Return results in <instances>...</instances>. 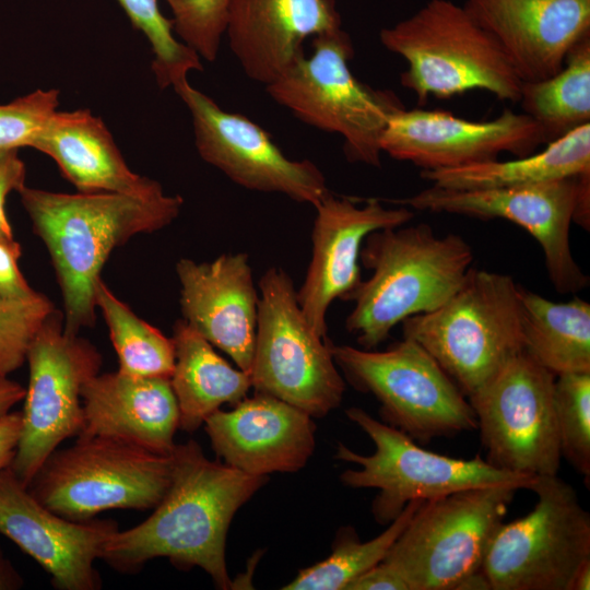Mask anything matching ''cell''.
I'll list each match as a JSON object with an SVG mask.
<instances>
[{"mask_svg": "<svg viewBox=\"0 0 590 590\" xmlns=\"http://www.w3.org/2000/svg\"><path fill=\"white\" fill-rule=\"evenodd\" d=\"M331 352L350 384L374 396L385 423L423 444L477 428L455 381L418 343L403 338L385 351L335 345Z\"/></svg>", "mask_w": 590, "mask_h": 590, "instance_id": "obj_11", "label": "cell"}, {"mask_svg": "<svg viewBox=\"0 0 590 590\" xmlns=\"http://www.w3.org/2000/svg\"><path fill=\"white\" fill-rule=\"evenodd\" d=\"M590 589V559L583 562L573 576L569 590Z\"/></svg>", "mask_w": 590, "mask_h": 590, "instance_id": "obj_43", "label": "cell"}, {"mask_svg": "<svg viewBox=\"0 0 590 590\" xmlns=\"http://www.w3.org/2000/svg\"><path fill=\"white\" fill-rule=\"evenodd\" d=\"M24 585L20 573L15 569L0 547V590H17Z\"/></svg>", "mask_w": 590, "mask_h": 590, "instance_id": "obj_42", "label": "cell"}, {"mask_svg": "<svg viewBox=\"0 0 590 590\" xmlns=\"http://www.w3.org/2000/svg\"><path fill=\"white\" fill-rule=\"evenodd\" d=\"M518 103L541 127L545 143L590 123V35L570 49L556 74L522 82Z\"/></svg>", "mask_w": 590, "mask_h": 590, "instance_id": "obj_29", "label": "cell"}, {"mask_svg": "<svg viewBox=\"0 0 590 590\" xmlns=\"http://www.w3.org/2000/svg\"><path fill=\"white\" fill-rule=\"evenodd\" d=\"M340 28L335 0H232L225 35L245 74L268 85L304 54L306 38Z\"/></svg>", "mask_w": 590, "mask_h": 590, "instance_id": "obj_23", "label": "cell"}, {"mask_svg": "<svg viewBox=\"0 0 590 590\" xmlns=\"http://www.w3.org/2000/svg\"><path fill=\"white\" fill-rule=\"evenodd\" d=\"M203 424L215 453L252 475L297 472L315 450L312 416L266 393L244 398L229 411L219 409Z\"/></svg>", "mask_w": 590, "mask_h": 590, "instance_id": "obj_20", "label": "cell"}, {"mask_svg": "<svg viewBox=\"0 0 590 590\" xmlns=\"http://www.w3.org/2000/svg\"><path fill=\"white\" fill-rule=\"evenodd\" d=\"M176 273L182 320L249 374L259 293L248 255L223 253L208 262L182 258Z\"/></svg>", "mask_w": 590, "mask_h": 590, "instance_id": "obj_21", "label": "cell"}, {"mask_svg": "<svg viewBox=\"0 0 590 590\" xmlns=\"http://www.w3.org/2000/svg\"><path fill=\"white\" fill-rule=\"evenodd\" d=\"M99 307L116 351L119 371L139 377L170 378L175 365L173 339L139 318L99 279L95 286Z\"/></svg>", "mask_w": 590, "mask_h": 590, "instance_id": "obj_31", "label": "cell"}, {"mask_svg": "<svg viewBox=\"0 0 590 590\" xmlns=\"http://www.w3.org/2000/svg\"><path fill=\"white\" fill-rule=\"evenodd\" d=\"M519 489L473 487L423 502L380 564L409 590H461L482 570L488 545Z\"/></svg>", "mask_w": 590, "mask_h": 590, "instance_id": "obj_7", "label": "cell"}, {"mask_svg": "<svg viewBox=\"0 0 590 590\" xmlns=\"http://www.w3.org/2000/svg\"><path fill=\"white\" fill-rule=\"evenodd\" d=\"M173 465V453L113 438L78 437L46 458L27 488L57 515L86 521L105 510L156 507L170 485Z\"/></svg>", "mask_w": 590, "mask_h": 590, "instance_id": "obj_8", "label": "cell"}, {"mask_svg": "<svg viewBox=\"0 0 590 590\" xmlns=\"http://www.w3.org/2000/svg\"><path fill=\"white\" fill-rule=\"evenodd\" d=\"M523 351L558 376L590 373V304L553 302L520 285Z\"/></svg>", "mask_w": 590, "mask_h": 590, "instance_id": "obj_28", "label": "cell"}, {"mask_svg": "<svg viewBox=\"0 0 590 590\" xmlns=\"http://www.w3.org/2000/svg\"><path fill=\"white\" fill-rule=\"evenodd\" d=\"M401 323L467 398L523 352L520 285L503 273L471 268L445 304Z\"/></svg>", "mask_w": 590, "mask_h": 590, "instance_id": "obj_5", "label": "cell"}, {"mask_svg": "<svg viewBox=\"0 0 590 590\" xmlns=\"http://www.w3.org/2000/svg\"><path fill=\"white\" fill-rule=\"evenodd\" d=\"M555 416L562 458L590 482V373H566L554 384Z\"/></svg>", "mask_w": 590, "mask_h": 590, "instance_id": "obj_33", "label": "cell"}, {"mask_svg": "<svg viewBox=\"0 0 590 590\" xmlns=\"http://www.w3.org/2000/svg\"><path fill=\"white\" fill-rule=\"evenodd\" d=\"M555 378L523 351L468 398L492 467L529 476L558 473Z\"/></svg>", "mask_w": 590, "mask_h": 590, "instance_id": "obj_14", "label": "cell"}, {"mask_svg": "<svg viewBox=\"0 0 590 590\" xmlns=\"http://www.w3.org/2000/svg\"><path fill=\"white\" fill-rule=\"evenodd\" d=\"M311 46L310 56L303 54L266 91L303 122L342 135L350 162L379 167L380 138L390 116L404 108L401 99L353 75L354 48L342 28L315 36Z\"/></svg>", "mask_w": 590, "mask_h": 590, "instance_id": "obj_6", "label": "cell"}, {"mask_svg": "<svg viewBox=\"0 0 590 590\" xmlns=\"http://www.w3.org/2000/svg\"><path fill=\"white\" fill-rule=\"evenodd\" d=\"M173 88L191 114L199 155L235 184L314 206L331 192L315 163L286 157L261 126L224 110L188 80Z\"/></svg>", "mask_w": 590, "mask_h": 590, "instance_id": "obj_16", "label": "cell"}, {"mask_svg": "<svg viewBox=\"0 0 590 590\" xmlns=\"http://www.w3.org/2000/svg\"><path fill=\"white\" fill-rule=\"evenodd\" d=\"M59 91L36 90L0 104V155L33 148L50 117L58 110Z\"/></svg>", "mask_w": 590, "mask_h": 590, "instance_id": "obj_36", "label": "cell"}, {"mask_svg": "<svg viewBox=\"0 0 590 590\" xmlns=\"http://www.w3.org/2000/svg\"><path fill=\"white\" fill-rule=\"evenodd\" d=\"M423 502L425 500L409 502L385 531L365 542L359 540L352 527L342 528L337 534L331 554L323 560L299 570L297 576L282 589L346 590L355 579L386 557Z\"/></svg>", "mask_w": 590, "mask_h": 590, "instance_id": "obj_30", "label": "cell"}, {"mask_svg": "<svg viewBox=\"0 0 590 590\" xmlns=\"http://www.w3.org/2000/svg\"><path fill=\"white\" fill-rule=\"evenodd\" d=\"M22 253L15 241L0 240V296L9 299H30L37 296L21 273L17 260Z\"/></svg>", "mask_w": 590, "mask_h": 590, "instance_id": "obj_37", "label": "cell"}, {"mask_svg": "<svg viewBox=\"0 0 590 590\" xmlns=\"http://www.w3.org/2000/svg\"><path fill=\"white\" fill-rule=\"evenodd\" d=\"M528 489L536 495L533 509L499 526L482 571L491 590H569L590 559V514L557 474L535 476Z\"/></svg>", "mask_w": 590, "mask_h": 590, "instance_id": "obj_12", "label": "cell"}, {"mask_svg": "<svg viewBox=\"0 0 590 590\" xmlns=\"http://www.w3.org/2000/svg\"><path fill=\"white\" fill-rule=\"evenodd\" d=\"M55 311L43 294L30 299L0 296V377L20 368L38 330Z\"/></svg>", "mask_w": 590, "mask_h": 590, "instance_id": "obj_34", "label": "cell"}, {"mask_svg": "<svg viewBox=\"0 0 590 590\" xmlns=\"http://www.w3.org/2000/svg\"><path fill=\"white\" fill-rule=\"evenodd\" d=\"M33 149L50 156L79 192L140 197L164 192L156 180L128 167L104 121L88 109L57 110Z\"/></svg>", "mask_w": 590, "mask_h": 590, "instance_id": "obj_25", "label": "cell"}, {"mask_svg": "<svg viewBox=\"0 0 590 590\" xmlns=\"http://www.w3.org/2000/svg\"><path fill=\"white\" fill-rule=\"evenodd\" d=\"M463 7L522 82L556 74L570 49L590 35V0H465Z\"/></svg>", "mask_w": 590, "mask_h": 590, "instance_id": "obj_22", "label": "cell"}, {"mask_svg": "<svg viewBox=\"0 0 590 590\" xmlns=\"http://www.w3.org/2000/svg\"><path fill=\"white\" fill-rule=\"evenodd\" d=\"M175 365L169 378L179 428L194 432L224 403H237L251 388L248 373L234 368L185 320L174 327Z\"/></svg>", "mask_w": 590, "mask_h": 590, "instance_id": "obj_26", "label": "cell"}, {"mask_svg": "<svg viewBox=\"0 0 590 590\" xmlns=\"http://www.w3.org/2000/svg\"><path fill=\"white\" fill-rule=\"evenodd\" d=\"M17 192L51 257L63 298L64 329L71 333L95 321V286L111 251L134 235L166 227L184 205L180 196L165 192L61 193L26 186Z\"/></svg>", "mask_w": 590, "mask_h": 590, "instance_id": "obj_2", "label": "cell"}, {"mask_svg": "<svg viewBox=\"0 0 590 590\" xmlns=\"http://www.w3.org/2000/svg\"><path fill=\"white\" fill-rule=\"evenodd\" d=\"M258 286L251 387L312 417L327 415L341 404L345 391L331 342L307 322L284 270L267 269Z\"/></svg>", "mask_w": 590, "mask_h": 590, "instance_id": "obj_10", "label": "cell"}, {"mask_svg": "<svg viewBox=\"0 0 590 590\" xmlns=\"http://www.w3.org/2000/svg\"><path fill=\"white\" fill-rule=\"evenodd\" d=\"M541 144L546 143L538 122L507 108L486 121L468 120L445 110L402 108L390 116L380 138L382 153L422 170L493 161L504 152L521 157Z\"/></svg>", "mask_w": 590, "mask_h": 590, "instance_id": "obj_17", "label": "cell"}, {"mask_svg": "<svg viewBox=\"0 0 590 590\" xmlns=\"http://www.w3.org/2000/svg\"><path fill=\"white\" fill-rule=\"evenodd\" d=\"M21 432V412L0 416V470L9 467L15 456Z\"/></svg>", "mask_w": 590, "mask_h": 590, "instance_id": "obj_39", "label": "cell"}, {"mask_svg": "<svg viewBox=\"0 0 590 590\" xmlns=\"http://www.w3.org/2000/svg\"><path fill=\"white\" fill-rule=\"evenodd\" d=\"M24 396L25 388L19 382L0 377V416L9 413Z\"/></svg>", "mask_w": 590, "mask_h": 590, "instance_id": "obj_41", "label": "cell"}, {"mask_svg": "<svg viewBox=\"0 0 590 590\" xmlns=\"http://www.w3.org/2000/svg\"><path fill=\"white\" fill-rule=\"evenodd\" d=\"M577 190L573 223H576L585 231L590 228V170L576 177Z\"/></svg>", "mask_w": 590, "mask_h": 590, "instance_id": "obj_40", "label": "cell"}, {"mask_svg": "<svg viewBox=\"0 0 590 590\" xmlns=\"http://www.w3.org/2000/svg\"><path fill=\"white\" fill-rule=\"evenodd\" d=\"M590 170V123L546 143L540 152L509 161L446 169L421 170L422 179L450 190H477L528 186L576 177Z\"/></svg>", "mask_w": 590, "mask_h": 590, "instance_id": "obj_27", "label": "cell"}, {"mask_svg": "<svg viewBox=\"0 0 590 590\" xmlns=\"http://www.w3.org/2000/svg\"><path fill=\"white\" fill-rule=\"evenodd\" d=\"M364 202L359 206L353 198L330 192L315 205L311 259L297 300L307 322L322 338H327L331 304L345 299L363 280L358 262L367 235L408 224L414 216L404 205L387 208L377 198Z\"/></svg>", "mask_w": 590, "mask_h": 590, "instance_id": "obj_19", "label": "cell"}, {"mask_svg": "<svg viewBox=\"0 0 590 590\" xmlns=\"http://www.w3.org/2000/svg\"><path fill=\"white\" fill-rule=\"evenodd\" d=\"M118 530L109 519L73 521L44 506L9 467L0 470V534L14 542L50 576L59 590H98L101 559Z\"/></svg>", "mask_w": 590, "mask_h": 590, "instance_id": "obj_18", "label": "cell"}, {"mask_svg": "<svg viewBox=\"0 0 590 590\" xmlns=\"http://www.w3.org/2000/svg\"><path fill=\"white\" fill-rule=\"evenodd\" d=\"M359 261L371 275L344 299L354 302L345 328L374 350L406 318L445 304L472 268L473 250L460 235L439 237L429 224H404L368 234Z\"/></svg>", "mask_w": 590, "mask_h": 590, "instance_id": "obj_3", "label": "cell"}, {"mask_svg": "<svg viewBox=\"0 0 590 590\" xmlns=\"http://www.w3.org/2000/svg\"><path fill=\"white\" fill-rule=\"evenodd\" d=\"M345 414L373 440L375 451L364 456L339 442L334 457L359 467L345 470L340 480L352 488L379 491L371 512L380 524H389L411 500H430L468 488L495 485L528 489L535 477L496 469L480 456L459 459L433 452L361 408H350Z\"/></svg>", "mask_w": 590, "mask_h": 590, "instance_id": "obj_9", "label": "cell"}, {"mask_svg": "<svg viewBox=\"0 0 590 590\" xmlns=\"http://www.w3.org/2000/svg\"><path fill=\"white\" fill-rule=\"evenodd\" d=\"M117 1L150 43L152 70L161 88L175 87L188 80L189 72L202 70L199 56L175 37L172 20L163 15L158 0Z\"/></svg>", "mask_w": 590, "mask_h": 590, "instance_id": "obj_32", "label": "cell"}, {"mask_svg": "<svg viewBox=\"0 0 590 590\" xmlns=\"http://www.w3.org/2000/svg\"><path fill=\"white\" fill-rule=\"evenodd\" d=\"M170 485L141 523L115 531L101 559L122 573H135L166 557L180 569H203L220 589H231L225 547L237 510L268 481L208 459L194 440L173 450Z\"/></svg>", "mask_w": 590, "mask_h": 590, "instance_id": "obj_1", "label": "cell"}, {"mask_svg": "<svg viewBox=\"0 0 590 590\" xmlns=\"http://www.w3.org/2000/svg\"><path fill=\"white\" fill-rule=\"evenodd\" d=\"M26 361L28 386L21 412V432L10 464L28 486L46 458L83 427L81 392L102 365L98 351L62 327L54 311L33 339Z\"/></svg>", "mask_w": 590, "mask_h": 590, "instance_id": "obj_13", "label": "cell"}, {"mask_svg": "<svg viewBox=\"0 0 590 590\" xmlns=\"http://www.w3.org/2000/svg\"><path fill=\"white\" fill-rule=\"evenodd\" d=\"M25 186V165L17 151L0 155V240H14L13 232L5 213V201L10 192Z\"/></svg>", "mask_w": 590, "mask_h": 590, "instance_id": "obj_38", "label": "cell"}, {"mask_svg": "<svg viewBox=\"0 0 590 590\" xmlns=\"http://www.w3.org/2000/svg\"><path fill=\"white\" fill-rule=\"evenodd\" d=\"M382 46L408 68L400 83L418 105L429 96L450 98L484 90L503 102L518 103L522 81L494 37L450 0H429L411 16L379 33Z\"/></svg>", "mask_w": 590, "mask_h": 590, "instance_id": "obj_4", "label": "cell"}, {"mask_svg": "<svg viewBox=\"0 0 590 590\" xmlns=\"http://www.w3.org/2000/svg\"><path fill=\"white\" fill-rule=\"evenodd\" d=\"M83 427L78 437H106L169 455L179 409L168 378L117 370L97 374L81 392Z\"/></svg>", "mask_w": 590, "mask_h": 590, "instance_id": "obj_24", "label": "cell"}, {"mask_svg": "<svg viewBox=\"0 0 590 590\" xmlns=\"http://www.w3.org/2000/svg\"><path fill=\"white\" fill-rule=\"evenodd\" d=\"M576 177L477 190L430 186L411 197L387 201L421 211L510 221L526 229L541 246L554 288L562 294H575L589 285V276L573 256L569 238Z\"/></svg>", "mask_w": 590, "mask_h": 590, "instance_id": "obj_15", "label": "cell"}, {"mask_svg": "<svg viewBox=\"0 0 590 590\" xmlns=\"http://www.w3.org/2000/svg\"><path fill=\"white\" fill-rule=\"evenodd\" d=\"M173 12V31L199 58L214 61L225 35L232 0H165Z\"/></svg>", "mask_w": 590, "mask_h": 590, "instance_id": "obj_35", "label": "cell"}]
</instances>
